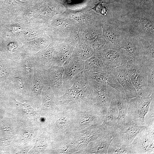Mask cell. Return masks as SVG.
Segmentation results:
<instances>
[{
  "label": "cell",
  "mask_w": 154,
  "mask_h": 154,
  "mask_svg": "<svg viewBox=\"0 0 154 154\" xmlns=\"http://www.w3.org/2000/svg\"><path fill=\"white\" fill-rule=\"evenodd\" d=\"M72 86L61 96L55 98L60 108L75 111H85L95 107L94 91L84 71L76 75Z\"/></svg>",
  "instance_id": "obj_1"
},
{
  "label": "cell",
  "mask_w": 154,
  "mask_h": 154,
  "mask_svg": "<svg viewBox=\"0 0 154 154\" xmlns=\"http://www.w3.org/2000/svg\"><path fill=\"white\" fill-rule=\"evenodd\" d=\"M101 125H93L75 132L66 141L64 146L67 154H81L91 141L106 134Z\"/></svg>",
  "instance_id": "obj_2"
},
{
  "label": "cell",
  "mask_w": 154,
  "mask_h": 154,
  "mask_svg": "<svg viewBox=\"0 0 154 154\" xmlns=\"http://www.w3.org/2000/svg\"><path fill=\"white\" fill-rule=\"evenodd\" d=\"M153 62L154 60H140L131 57L128 61L126 67L138 96L145 97L152 95L148 88V76L149 65Z\"/></svg>",
  "instance_id": "obj_3"
},
{
  "label": "cell",
  "mask_w": 154,
  "mask_h": 154,
  "mask_svg": "<svg viewBox=\"0 0 154 154\" xmlns=\"http://www.w3.org/2000/svg\"><path fill=\"white\" fill-rule=\"evenodd\" d=\"M54 124V133L58 144L67 141L75 132L74 111L60 108Z\"/></svg>",
  "instance_id": "obj_4"
},
{
  "label": "cell",
  "mask_w": 154,
  "mask_h": 154,
  "mask_svg": "<svg viewBox=\"0 0 154 154\" xmlns=\"http://www.w3.org/2000/svg\"><path fill=\"white\" fill-rule=\"evenodd\" d=\"M153 96L154 94L150 96L129 99L125 122L132 121L138 125L145 126V116Z\"/></svg>",
  "instance_id": "obj_5"
},
{
  "label": "cell",
  "mask_w": 154,
  "mask_h": 154,
  "mask_svg": "<svg viewBox=\"0 0 154 154\" xmlns=\"http://www.w3.org/2000/svg\"><path fill=\"white\" fill-rule=\"evenodd\" d=\"M106 114L95 107L85 111H75V132L82 130L92 125H101Z\"/></svg>",
  "instance_id": "obj_6"
},
{
  "label": "cell",
  "mask_w": 154,
  "mask_h": 154,
  "mask_svg": "<svg viewBox=\"0 0 154 154\" xmlns=\"http://www.w3.org/2000/svg\"><path fill=\"white\" fill-rule=\"evenodd\" d=\"M116 46L123 49L134 59L140 60H154L145 48L141 38L132 35H126Z\"/></svg>",
  "instance_id": "obj_7"
},
{
  "label": "cell",
  "mask_w": 154,
  "mask_h": 154,
  "mask_svg": "<svg viewBox=\"0 0 154 154\" xmlns=\"http://www.w3.org/2000/svg\"><path fill=\"white\" fill-rule=\"evenodd\" d=\"M145 126V129L132 143L133 154L154 153V125Z\"/></svg>",
  "instance_id": "obj_8"
},
{
  "label": "cell",
  "mask_w": 154,
  "mask_h": 154,
  "mask_svg": "<svg viewBox=\"0 0 154 154\" xmlns=\"http://www.w3.org/2000/svg\"><path fill=\"white\" fill-rule=\"evenodd\" d=\"M88 79V84L94 91L96 101L95 107L106 113L114 95L115 89L109 86Z\"/></svg>",
  "instance_id": "obj_9"
},
{
  "label": "cell",
  "mask_w": 154,
  "mask_h": 154,
  "mask_svg": "<svg viewBox=\"0 0 154 154\" xmlns=\"http://www.w3.org/2000/svg\"><path fill=\"white\" fill-rule=\"evenodd\" d=\"M62 66H53L44 72L41 71L46 84L53 92L55 98L63 95L65 92L63 86Z\"/></svg>",
  "instance_id": "obj_10"
},
{
  "label": "cell",
  "mask_w": 154,
  "mask_h": 154,
  "mask_svg": "<svg viewBox=\"0 0 154 154\" xmlns=\"http://www.w3.org/2000/svg\"><path fill=\"white\" fill-rule=\"evenodd\" d=\"M85 61L72 55L64 63L62 66L64 69L63 80L65 92L72 85L74 77L84 70Z\"/></svg>",
  "instance_id": "obj_11"
},
{
  "label": "cell",
  "mask_w": 154,
  "mask_h": 154,
  "mask_svg": "<svg viewBox=\"0 0 154 154\" xmlns=\"http://www.w3.org/2000/svg\"><path fill=\"white\" fill-rule=\"evenodd\" d=\"M34 4L21 0H0V24L7 21L12 12H22Z\"/></svg>",
  "instance_id": "obj_12"
},
{
  "label": "cell",
  "mask_w": 154,
  "mask_h": 154,
  "mask_svg": "<svg viewBox=\"0 0 154 154\" xmlns=\"http://www.w3.org/2000/svg\"><path fill=\"white\" fill-rule=\"evenodd\" d=\"M126 65L109 69L108 72L112 73L115 76L118 82L123 88L126 97L131 99L137 97L138 95L131 82Z\"/></svg>",
  "instance_id": "obj_13"
},
{
  "label": "cell",
  "mask_w": 154,
  "mask_h": 154,
  "mask_svg": "<svg viewBox=\"0 0 154 154\" xmlns=\"http://www.w3.org/2000/svg\"><path fill=\"white\" fill-rule=\"evenodd\" d=\"M55 47L54 44H51L31 56L34 68L44 72L53 66Z\"/></svg>",
  "instance_id": "obj_14"
},
{
  "label": "cell",
  "mask_w": 154,
  "mask_h": 154,
  "mask_svg": "<svg viewBox=\"0 0 154 154\" xmlns=\"http://www.w3.org/2000/svg\"><path fill=\"white\" fill-rule=\"evenodd\" d=\"M4 88L22 95L27 94L30 91H31L32 88L23 77L18 65L17 67L10 74Z\"/></svg>",
  "instance_id": "obj_15"
},
{
  "label": "cell",
  "mask_w": 154,
  "mask_h": 154,
  "mask_svg": "<svg viewBox=\"0 0 154 154\" xmlns=\"http://www.w3.org/2000/svg\"><path fill=\"white\" fill-rule=\"evenodd\" d=\"M101 55L108 70L110 68L127 65L131 57L125 50L116 47L107 50Z\"/></svg>",
  "instance_id": "obj_16"
},
{
  "label": "cell",
  "mask_w": 154,
  "mask_h": 154,
  "mask_svg": "<svg viewBox=\"0 0 154 154\" xmlns=\"http://www.w3.org/2000/svg\"><path fill=\"white\" fill-rule=\"evenodd\" d=\"M146 128L145 125H138L132 121H127L123 126L117 128L113 135L114 138L118 137L127 144L131 145L134 139Z\"/></svg>",
  "instance_id": "obj_17"
},
{
  "label": "cell",
  "mask_w": 154,
  "mask_h": 154,
  "mask_svg": "<svg viewBox=\"0 0 154 154\" xmlns=\"http://www.w3.org/2000/svg\"><path fill=\"white\" fill-rule=\"evenodd\" d=\"M117 108L116 100L114 94L103 122L101 125L104 129L106 134H110L113 135L117 129L118 115Z\"/></svg>",
  "instance_id": "obj_18"
},
{
  "label": "cell",
  "mask_w": 154,
  "mask_h": 154,
  "mask_svg": "<svg viewBox=\"0 0 154 154\" xmlns=\"http://www.w3.org/2000/svg\"><path fill=\"white\" fill-rule=\"evenodd\" d=\"M1 42L4 59L16 61L23 52V44L18 38Z\"/></svg>",
  "instance_id": "obj_19"
},
{
  "label": "cell",
  "mask_w": 154,
  "mask_h": 154,
  "mask_svg": "<svg viewBox=\"0 0 154 154\" xmlns=\"http://www.w3.org/2000/svg\"><path fill=\"white\" fill-rule=\"evenodd\" d=\"M84 71L88 79L110 86L125 94L123 88L112 73L108 72H93Z\"/></svg>",
  "instance_id": "obj_20"
},
{
  "label": "cell",
  "mask_w": 154,
  "mask_h": 154,
  "mask_svg": "<svg viewBox=\"0 0 154 154\" xmlns=\"http://www.w3.org/2000/svg\"><path fill=\"white\" fill-rule=\"evenodd\" d=\"M114 138L112 135L106 134L90 142L81 154H107L109 146Z\"/></svg>",
  "instance_id": "obj_21"
},
{
  "label": "cell",
  "mask_w": 154,
  "mask_h": 154,
  "mask_svg": "<svg viewBox=\"0 0 154 154\" xmlns=\"http://www.w3.org/2000/svg\"><path fill=\"white\" fill-rule=\"evenodd\" d=\"M104 37L116 46L125 35V31L116 23L109 22L106 23L103 28Z\"/></svg>",
  "instance_id": "obj_22"
},
{
  "label": "cell",
  "mask_w": 154,
  "mask_h": 154,
  "mask_svg": "<svg viewBox=\"0 0 154 154\" xmlns=\"http://www.w3.org/2000/svg\"><path fill=\"white\" fill-rule=\"evenodd\" d=\"M22 75L29 84L32 87L34 76V67L31 56L23 52L16 61Z\"/></svg>",
  "instance_id": "obj_23"
},
{
  "label": "cell",
  "mask_w": 154,
  "mask_h": 154,
  "mask_svg": "<svg viewBox=\"0 0 154 154\" xmlns=\"http://www.w3.org/2000/svg\"><path fill=\"white\" fill-rule=\"evenodd\" d=\"M114 93L116 100V106L118 112L117 117V129L125 124L129 99L126 97L125 94L115 89H114Z\"/></svg>",
  "instance_id": "obj_24"
},
{
  "label": "cell",
  "mask_w": 154,
  "mask_h": 154,
  "mask_svg": "<svg viewBox=\"0 0 154 154\" xmlns=\"http://www.w3.org/2000/svg\"><path fill=\"white\" fill-rule=\"evenodd\" d=\"M50 41L44 37H39L23 44V52L32 56L47 47Z\"/></svg>",
  "instance_id": "obj_25"
},
{
  "label": "cell",
  "mask_w": 154,
  "mask_h": 154,
  "mask_svg": "<svg viewBox=\"0 0 154 154\" xmlns=\"http://www.w3.org/2000/svg\"><path fill=\"white\" fill-rule=\"evenodd\" d=\"M73 48L67 44H63L55 47L53 66H62L64 62L72 55Z\"/></svg>",
  "instance_id": "obj_26"
},
{
  "label": "cell",
  "mask_w": 154,
  "mask_h": 154,
  "mask_svg": "<svg viewBox=\"0 0 154 154\" xmlns=\"http://www.w3.org/2000/svg\"><path fill=\"white\" fill-rule=\"evenodd\" d=\"M84 71L93 72H106L108 69L102 55L94 54L85 61Z\"/></svg>",
  "instance_id": "obj_27"
},
{
  "label": "cell",
  "mask_w": 154,
  "mask_h": 154,
  "mask_svg": "<svg viewBox=\"0 0 154 154\" xmlns=\"http://www.w3.org/2000/svg\"><path fill=\"white\" fill-rule=\"evenodd\" d=\"M108 154H133L132 145L127 144L119 138L115 137L108 147Z\"/></svg>",
  "instance_id": "obj_28"
},
{
  "label": "cell",
  "mask_w": 154,
  "mask_h": 154,
  "mask_svg": "<svg viewBox=\"0 0 154 154\" xmlns=\"http://www.w3.org/2000/svg\"><path fill=\"white\" fill-rule=\"evenodd\" d=\"M17 66L16 61L7 59L0 60V88H4L10 74Z\"/></svg>",
  "instance_id": "obj_29"
},
{
  "label": "cell",
  "mask_w": 154,
  "mask_h": 154,
  "mask_svg": "<svg viewBox=\"0 0 154 154\" xmlns=\"http://www.w3.org/2000/svg\"><path fill=\"white\" fill-rule=\"evenodd\" d=\"M45 83L41 71L34 68L31 91L36 100L38 102L41 100L42 92Z\"/></svg>",
  "instance_id": "obj_30"
},
{
  "label": "cell",
  "mask_w": 154,
  "mask_h": 154,
  "mask_svg": "<svg viewBox=\"0 0 154 154\" xmlns=\"http://www.w3.org/2000/svg\"><path fill=\"white\" fill-rule=\"evenodd\" d=\"M95 54L102 55L107 50L116 47L110 41L102 36H98L90 43Z\"/></svg>",
  "instance_id": "obj_31"
},
{
  "label": "cell",
  "mask_w": 154,
  "mask_h": 154,
  "mask_svg": "<svg viewBox=\"0 0 154 154\" xmlns=\"http://www.w3.org/2000/svg\"><path fill=\"white\" fill-rule=\"evenodd\" d=\"M153 17L146 15H140L136 19L137 23L139 27L146 33L154 36V24Z\"/></svg>",
  "instance_id": "obj_32"
},
{
  "label": "cell",
  "mask_w": 154,
  "mask_h": 154,
  "mask_svg": "<svg viewBox=\"0 0 154 154\" xmlns=\"http://www.w3.org/2000/svg\"><path fill=\"white\" fill-rule=\"evenodd\" d=\"M73 54V55L85 61L95 54L90 44L85 41L82 42L78 44Z\"/></svg>",
  "instance_id": "obj_33"
},
{
  "label": "cell",
  "mask_w": 154,
  "mask_h": 154,
  "mask_svg": "<svg viewBox=\"0 0 154 154\" xmlns=\"http://www.w3.org/2000/svg\"><path fill=\"white\" fill-rule=\"evenodd\" d=\"M148 77L149 90L151 95H152L154 94V62L149 65Z\"/></svg>",
  "instance_id": "obj_34"
},
{
  "label": "cell",
  "mask_w": 154,
  "mask_h": 154,
  "mask_svg": "<svg viewBox=\"0 0 154 154\" xmlns=\"http://www.w3.org/2000/svg\"><path fill=\"white\" fill-rule=\"evenodd\" d=\"M154 96L152 98L148 112L145 117V125H154Z\"/></svg>",
  "instance_id": "obj_35"
},
{
  "label": "cell",
  "mask_w": 154,
  "mask_h": 154,
  "mask_svg": "<svg viewBox=\"0 0 154 154\" xmlns=\"http://www.w3.org/2000/svg\"><path fill=\"white\" fill-rule=\"evenodd\" d=\"M91 9L94 10L96 12L99 13L104 16L106 15L108 11L107 8L103 6V3L101 2L95 4Z\"/></svg>",
  "instance_id": "obj_36"
},
{
  "label": "cell",
  "mask_w": 154,
  "mask_h": 154,
  "mask_svg": "<svg viewBox=\"0 0 154 154\" xmlns=\"http://www.w3.org/2000/svg\"><path fill=\"white\" fill-rule=\"evenodd\" d=\"M140 5L145 10L153 9L154 0H141Z\"/></svg>",
  "instance_id": "obj_37"
},
{
  "label": "cell",
  "mask_w": 154,
  "mask_h": 154,
  "mask_svg": "<svg viewBox=\"0 0 154 154\" xmlns=\"http://www.w3.org/2000/svg\"><path fill=\"white\" fill-rule=\"evenodd\" d=\"M100 34L98 31L96 30H91L86 35V38L89 40L92 41L97 38Z\"/></svg>",
  "instance_id": "obj_38"
},
{
  "label": "cell",
  "mask_w": 154,
  "mask_h": 154,
  "mask_svg": "<svg viewBox=\"0 0 154 154\" xmlns=\"http://www.w3.org/2000/svg\"><path fill=\"white\" fill-rule=\"evenodd\" d=\"M65 24V21L61 19H57L53 20L51 23V26L55 28L61 27Z\"/></svg>",
  "instance_id": "obj_39"
},
{
  "label": "cell",
  "mask_w": 154,
  "mask_h": 154,
  "mask_svg": "<svg viewBox=\"0 0 154 154\" xmlns=\"http://www.w3.org/2000/svg\"><path fill=\"white\" fill-rule=\"evenodd\" d=\"M39 141L38 143V146L37 147L40 150H44L47 147V143H46V139L44 137H42Z\"/></svg>",
  "instance_id": "obj_40"
},
{
  "label": "cell",
  "mask_w": 154,
  "mask_h": 154,
  "mask_svg": "<svg viewBox=\"0 0 154 154\" xmlns=\"http://www.w3.org/2000/svg\"><path fill=\"white\" fill-rule=\"evenodd\" d=\"M72 18L78 21H80L82 19V17L78 15H73L72 16Z\"/></svg>",
  "instance_id": "obj_41"
},
{
  "label": "cell",
  "mask_w": 154,
  "mask_h": 154,
  "mask_svg": "<svg viewBox=\"0 0 154 154\" xmlns=\"http://www.w3.org/2000/svg\"><path fill=\"white\" fill-rule=\"evenodd\" d=\"M3 59H4L3 57V54L2 47L1 45V42L0 41V60Z\"/></svg>",
  "instance_id": "obj_42"
},
{
  "label": "cell",
  "mask_w": 154,
  "mask_h": 154,
  "mask_svg": "<svg viewBox=\"0 0 154 154\" xmlns=\"http://www.w3.org/2000/svg\"><path fill=\"white\" fill-rule=\"evenodd\" d=\"M21 0V1H23V0Z\"/></svg>",
  "instance_id": "obj_43"
}]
</instances>
